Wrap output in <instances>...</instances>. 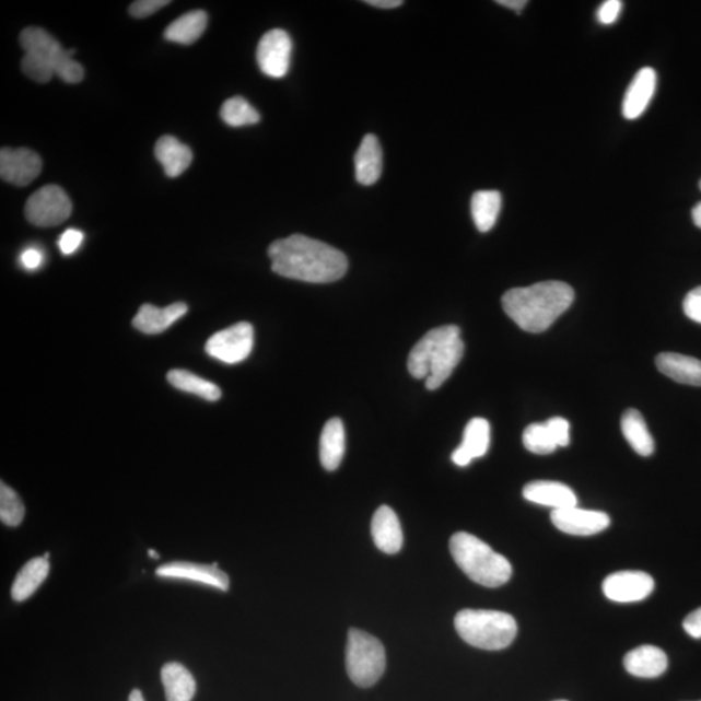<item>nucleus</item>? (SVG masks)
I'll use <instances>...</instances> for the list:
<instances>
[{
  "label": "nucleus",
  "mask_w": 701,
  "mask_h": 701,
  "mask_svg": "<svg viewBox=\"0 0 701 701\" xmlns=\"http://www.w3.org/2000/svg\"><path fill=\"white\" fill-rule=\"evenodd\" d=\"M274 273L309 283H330L343 279L349 260L339 249L303 234H293L269 246Z\"/></svg>",
  "instance_id": "f257e3e1"
},
{
  "label": "nucleus",
  "mask_w": 701,
  "mask_h": 701,
  "mask_svg": "<svg viewBox=\"0 0 701 701\" xmlns=\"http://www.w3.org/2000/svg\"><path fill=\"white\" fill-rule=\"evenodd\" d=\"M574 302V290L565 282L546 281L516 288L502 297L503 309L519 328L529 332L550 329Z\"/></svg>",
  "instance_id": "f03ea898"
},
{
  "label": "nucleus",
  "mask_w": 701,
  "mask_h": 701,
  "mask_svg": "<svg viewBox=\"0 0 701 701\" xmlns=\"http://www.w3.org/2000/svg\"><path fill=\"white\" fill-rule=\"evenodd\" d=\"M465 351L459 326L446 325L432 329L409 352L408 371L425 379L429 390H436L459 365Z\"/></svg>",
  "instance_id": "7ed1b4c3"
},
{
  "label": "nucleus",
  "mask_w": 701,
  "mask_h": 701,
  "mask_svg": "<svg viewBox=\"0 0 701 701\" xmlns=\"http://www.w3.org/2000/svg\"><path fill=\"white\" fill-rule=\"evenodd\" d=\"M20 45L25 51L21 69L33 81L47 83L54 75L67 83H79L83 80L80 62L73 60L75 54L65 50L50 33L38 26H30L20 34Z\"/></svg>",
  "instance_id": "20e7f679"
},
{
  "label": "nucleus",
  "mask_w": 701,
  "mask_h": 701,
  "mask_svg": "<svg viewBox=\"0 0 701 701\" xmlns=\"http://www.w3.org/2000/svg\"><path fill=\"white\" fill-rule=\"evenodd\" d=\"M449 551L462 571L478 585L501 587L512 577L511 562L471 534L456 533L449 540Z\"/></svg>",
  "instance_id": "39448f33"
},
{
  "label": "nucleus",
  "mask_w": 701,
  "mask_h": 701,
  "mask_svg": "<svg viewBox=\"0 0 701 701\" xmlns=\"http://www.w3.org/2000/svg\"><path fill=\"white\" fill-rule=\"evenodd\" d=\"M455 628L463 641L488 651L510 647L517 635L516 620L499 610L463 609L455 617Z\"/></svg>",
  "instance_id": "423d86ee"
},
{
  "label": "nucleus",
  "mask_w": 701,
  "mask_h": 701,
  "mask_svg": "<svg viewBox=\"0 0 701 701\" xmlns=\"http://www.w3.org/2000/svg\"><path fill=\"white\" fill-rule=\"evenodd\" d=\"M346 668L357 686L376 685L386 669L384 644L365 631L351 629L346 649Z\"/></svg>",
  "instance_id": "0eeeda50"
},
{
  "label": "nucleus",
  "mask_w": 701,
  "mask_h": 701,
  "mask_svg": "<svg viewBox=\"0 0 701 701\" xmlns=\"http://www.w3.org/2000/svg\"><path fill=\"white\" fill-rule=\"evenodd\" d=\"M72 210L68 194L60 186L47 185L27 199L25 217L33 225L52 227L71 218Z\"/></svg>",
  "instance_id": "6e6552de"
},
{
  "label": "nucleus",
  "mask_w": 701,
  "mask_h": 701,
  "mask_svg": "<svg viewBox=\"0 0 701 701\" xmlns=\"http://www.w3.org/2000/svg\"><path fill=\"white\" fill-rule=\"evenodd\" d=\"M254 342V326L248 323H238L208 339L206 352L222 363L238 364L253 352Z\"/></svg>",
  "instance_id": "1a4fd4ad"
},
{
  "label": "nucleus",
  "mask_w": 701,
  "mask_h": 701,
  "mask_svg": "<svg viewBox=\"0 0 701 701\" xmlns=\"http://www.w3.org/2000/svg\"><path fill=\"white\" fill-rule=\"evenodd\" d=\"M293 42L282 30H273L264 34L259 42L258 65L264 74L272 79H282L289 73Z\"/></svg>",
  "instance_id": "9d476101"
},
{
  "label": "nucleus",
  "mask_w": 701,
  "mask_h": 701,
  "mask_svg": "<svg viewBox=\"0 0 701 701\" xmlns=\"http://www.w3.org/2000/svg\"><path fill=\"white\" fill-rule=\"evenodd\" d=\"M655 581L650 574L636 571L616 572L603 582V593L616 603H635L647 599L654 592Z\"/></svg>",
  "instance_id": "9b49d317"
},
{
  "label": "nucleus",
  "mask_w": 701,
  "mask_h": 701,
  "mask_svg": "<svg viewBox=\"0 0 701 701\" xmlns=\"http://www.w3.org/2000/svg\"><path fill=\"white\" fill-rule=\"evenodd\" d=\"M42 159L30 149H2L0 151V177L5 183L24 187L40 175Z\"/></svg>",
  "instance_id": "f8f14e48"
},
{
  "label": "nucleus",
  "mask_w": 701,
  "mask_h": 701,
  "mask_svg": "<svg viewBox=\"0 0 701 701\" xmlns=\"http://www.w3.org/2000/svg\"><path fill=\"white\" fill-rule=\"evenodd\" d=\"M551 519L560 531L577 537L595 536L610 525L607 513L582 510L577 505L552 511Z\"/></svg>",
  "instance_id": "ddd939ff"
},
{
  "label": "nucleus",
  "mask_w": 701,
  "mask_h": 701,
  "mask_svg": "<svg viewBox=\"0 0 701 701\" xmlns=\"http://www.w3.org/2000/svg\"><path fill=\"white\" fill-rule=\"evenodd\" d=\"M156 575L164 579L203 583V585L217 587L221 592H227L231 586L227 574L221 571L217 562L213 565L192 564V562L185 561L168 562V564L156 569Z\"/></svg>",
  "instance_id": "4468645a"
},
{
  "label": "nucleus",
  "mask_w": 701,
  "mask_h": 701,
  "mask_svg": "<svg viewBox=\"0 0 701 701\" xmlns=\"http://www.w3.org/2000/svg\"><path fill=\"white\" fill-rule=\"evenodd\" d=\"M657 83V74L654 68L645 67L635 74L631 81L627 94H624L622 103V115L627 120H636L641 117L649 104L652 96L655 95Z\"/></svg>",
  "instance_id": "2eb2a0df"
},
{
  "label": "nucleus",
  "mask_w": 701,
  "mask_h": 701,
  "mask_svg": "<svg viewBox=\"0 0 701 701\" xmlns=\"http://www.w3.org/2000/svg\"><path fill=\"white\" fill-rule=\"evenodd\" d=\"M490 439L491 429L488 420L481 418L470 420L464 430L460 446L454 451L453 462L457 467H468L471 462L488 454Z\"/></svg>",
  "instance_id": "dca6fc26"
},
{
  "label": "nucleus",
  "mask_w": 701,
  "mask_h": 701,
  "mask_svg": "<svg viewBox=\"0 0 701 701\" xmlns=\"http://www.w3.org/2000/svg\"><path fill=\"white\" fill-rule=\"evenodd\" d=\"M629 675L640 678H657L668 669V657L662 649L644 644L630 651L623 658Z\"/></svg>",
  "instance_id": "f3484780"
},
{
  "label": "nucleus",
  "mask_w": 701,
  "mask_h": 701,
  "mask_svg": "<svg viewBox=\"0 0 701 701\" xmlns=\"http://www.w3.org/2000/svg\"><path fill=\"white\" fill-rule=\"evenodd\" d=\"M187 314L185 303H175L165 308H157L155 305L144 304L133 318V326L144 335H161L171 328L173 324Z\"/></svg>",
  "instance_id": "a211bd4d"
},
{
  "label": "nucleus",
  "mask_w": 701,
  "mask_h": 701,
  "mask_svg": "<svg viewBox=\"0 0 701 701\" xmlns=\"http://www.w3.org/2000/svg\"><path fill=\"white\" fill-rule=\"evenodd\" d=\"M523 495L527 502L551 506L554 510L571 509L577 505V495L569 486L553 481L527 483Z\"/></svg>",
  "instance_id": "6ab92c4d"
},
{
  "label": "nucleus",
  "mask_w": 701,
  "mask_h": 701,
  "mask_svg": "<svg viewBox=\"0 0 701 701\" xmlns=\"http://www.w3.org/2000/svg\"><path fill=\"white\" fill-rule=\"evenodd\" d=\"M374 545L382 552L398 553L402 547V531L397 513L390 506L382 505L372 519Z\"/></svg>",
  "instance_id": "aec40b11"
},
{
  "label": "nucleus",
  "mask_w": 701,
  "mask_h": 701,
  "mask_svg": "<svg viewBox=\"0 0 701 701\" xmlns=\"http://www.w3.org/2000/svg\"><path fill=\"white\" fill-rule=\"evenodd\" d=\"M657 370L678 384L701 386V360L664 352L656 358Z\"/></svg>",
  "instance_id": "412c9836"
},
{
  "label": "nucleus",
  "mask_w": 701,
  "mask_h": 701,
  "mask_svg": "<svg viewBox=\"0 0 701 701\" xmlns=\"http://www.w3.org/2000/svg\"><path fill=\"white\" fill-rule=\"evenodd\" d=\"M155 156L163 165L165 175L171 178L183 175L192 163V151L189 145L172 136H164L156 142Z\"/></svg>",
  "instance_id": "4be33fe9"
},
{
  "label": "nucleus",
  "mask_w": 701,
  "mask_h": 701,
  "mask_svg": "<svg viewBox=\"0 0 701 701\" xmlns=\"http://www.w3.org/2000/svg\"><path fill=\"white\" fill-rule=\"evenodd\" d=\"M381 175V144L376 136L367 135L363 138L355 155V176L359 184L371 186L377 183Z\"/></svg>",
  "instance_id": "5701e85b"
},
{
  "label": "nucleus",
  "mask_w": 701,
  "mask_h": 701,
  "mask_svg": "<svg viewBox=\"0 0 701 701\" xmlns=\"http://www.w3.org/2000/svg\"><path fill=\"white\" fill-rule=\"evenodd\" d=\"M346 453V432L343 422L331 419L325 423L320 439V460L326 470L339 468Z\"/></svg>",
  "instance_id": "b1692460"
},
{
  "label": "nucleus",
  "mask_w": 701,
  "mask_h": 701,
  "mask_svg": "<svg viewBox=\"0 0 701 701\" xmlns=\"http://www.w3.org/2000/svg\"><path fill=\"white\" fill-rule=\"evenodd\" d=\"M162 681L166 701H191L196 696L197 684L191 673L178 663L164 665Z\"/></svg>",
  "instance_id": "393cba45"
},
{
  "label": "nucleus",
  "mask_w": 701,
  "mask_h": 701,
  "mask_svg": "<svg viewBox=\"0 0 701 701\" xmlns=\"http://www.w3.org/2000/svg\"><path fill=\"white\" fill-rule=\"evenodd\" d=\"M208 24L205 11H191L173 21L164 32V38L184 46H190L203 36Z\"/></svg>",
  "instance_id": "a878e982"
},
{
  "label": "nucleus",
  "mask_w": 701,
  "mask_h": 701,
  "mask_svg": "<svg viewBox=\"0 0 701 701\" xmlns=\"http://www.w3.org/2000/svg\"><path fill=\"white\" fill-rule=\"evenodd\" d=\"M50 572V564L45 558H36L27 561L13 581L11 594L13 600L24 601L37 592L38 587L47 579Z\"/></svg>",
  "instance_id": "bb28decb"
},
{
  "label": "nucleus",
  "mask_w": 701,
  "mask_h": 701,
  "mask_svg": "<svg viewBox=\"0 0 701 701\" xmlns=\"http://www.w3.org/2000/svg\"><path fill=\"white\" fill-rule=\"evenodd\" d=\"M621 430L638 455L651 456L655 451V441L652 439L647 423L636 409H628L621 419Z\"/></svg>",
  "instance_id": "cd10ccee"
},
{
  "label": "nucleus",
  "mask_w": 701,
  "mask_h": 701,
  "mask_svg": "<svg viewBox=\"0 0 701 701\" xmlns=\"http://www.w3.org/2000/svg\"><path fill=\"white\" fill-rule=\"evenodd\" d=\"M471 218L481 233H488L495 226L502 210V194L495 190H481L471 197Z\"/></svg>",
  "instance_id": "c85d7f7f"
},
{
  "label": "nucleus",
  "mask_w": 701,
  "mask_h": 701,
  "mask_svg": "<svg viewBox=\"0 0 701 701\" xmlns=\"http://www.w3.org/2000/svg\"><path fill=\"white\" fill-rule=\"evenodd\" d=\"M166 378H168L170 384L178 388V390L197 395V397L208 401H217L222 395L220 387L214 385L213 382L200 378L197 374L189 371L173 370Z\"/></svg>",
  "instance_id": "c756f323"
},
{
  "label": "nucleus",
  "mask_w": 701,
  "mask_h": 701,
  "mask_svg": "<svg viewBox=\"0 0 701 701\" xmlns=\"http://www.w3.org/2000/svg\"><path fill=\"white\" fill-rule=\"evenodd\" d=\"M221 119L229 127L241 128L258 124L260 115L245 98L234 96V98L227 100L222 104Z\"/></svg>",
  "instance_id": "7c9ffc66"
},
{
  "label": "nucleus",
  "mask_w": 701,
  "mask_h": 701,
  "mask_svg": "<svg viewBox=\"0 0 701 701\" xmlns=\"http://www.w3.org/2000/svg\"><path fill=\"white\" fill-rule=\"evenodd\" d=\"M523 442L525 448L536 455H550L559 448L546 422H536L527 427L523 435Z\"/></svg>",
  "instance_id": "2f4dec72"
},
{
  "label": "nucleus",
  "mask_w": 701,
  "mask_h": 701,
  "mask_svg": "<svg viewBox=\"0 0 701 701\" xmlns=\"http://www.w3.org/2000/svg\"><path fill=\"white\" fill-rule=\"evenodd\" d=\"M24 516L25 506L17 492L2 482L0 484V518H2V523L9 526H19L23 523Z\"/></svg>",
  "instance_id": "473e14b6"
},
{
  "label": "nucleus",
  "mask_w": 701,
  "mask_h": 701,
  "mask_svg": "<svg viewBox=\"0 0 701 701\" xmlns=\"http://www.w3.org/2000/svg\"><path fill=\"white\" fill-rule=\"evenodd\" d=\"M171 4L170 0H138L129 7V13L136 19H144L154 15L157 11Z\"/></svg>",
  "instance_id": "72a5a7b5"
},
{
  "label": "nucleus",
  "mask_w": 701,
  "mask_h": 701,
  "mask_svg": "<svg viewBox=\"0 0 701 701\" xmlns=\"http://www.w3.org/2000/svg\"><path fill=\"white\" fill-rule=\"evenodd\" d=\"M558 447H568L571 443V423L562 418H552L546 422Z\"/></svg>",
  "instance_id": "f704fd0d"
},
{
  "label": "nucleus",
  "mask_w": 701,
  "mask_h": 701,
  "mask_svg": "<svg viewBox=\"0 0 701 701\" xmlns=\"http://www.w3.org/2000/svg\"><path fill=\"white\" fill-rule=\"evenodd\" d=\"M685 315L690 320L701 324V287L693 289L684 301Z\"/></svg>",
  "instance_id": "c9c22d12"
},
{
  "label": "nucleus",
  "mask_w": 701,
  "mask_h": 701,
  "mask_svg": "<svg viewBox=\"0 0 701 701\" xmlns=\"http://www.w3.org/2000/svg\"><path fill=\"white\" fill-rule=\"evenodd\" d=\"M83 242V233L80 231H75V229H68L65 233H62L60 239H59V248L62 255H72L82 245Z\"/></svg>",
  "instance_id": "e433bc0d"
},
{
  "label": "nucleus",
  "mask_w": 701,
  "mask_h": 701,
  "mask_svg": "<svg viewBox=\"0 0 701 701\" xmlns=\"http://www.w3.org/2000/svg\"><path fill=\"white\" fill-rule=\"evenodd\" d=\"M622 2L620 0H607L598 10V20L603 25H612L619 19L622 11Z\"/></svg>",
  "instance_id": "4c0bfd02"
},
{
  "label": "nucleus",
  "mask_w": 701,
  "mask_h": 701,
  "mask_svg": "<svg viewBox=\"0 0 701 701\" xmlns=\"http://www.w3.org/2000/svg\"><path fill=\"white\" fill-rule=\"evenodd\" d=\"M44 262V254L39 252L38 248H26L23 254H21V264L27 270H36Z\"/></svg>",
  "instance_id": "58836bf2"
},
{
  "label": "nucleus",
  "mask_w": 701,
  "mask_h": 701,
  "mask_svg": "<svg viewBox=\"0 0 701 701\" xmlns=\"http://www.w3.org/2000/svg\"><path fill=\"white\" fill-rule=\"evenodd\" d=\"M686 633L696 640H701V608L693 610L684 621Z\"/></svg>",
  "instance_id": "ea45409f"
},
{
  "label": "nucleus",
  "mask_w": 701,
  "mask_h": 701,
  "mask_svg": "<svg viewBox=\"0 0 701 701\" xmlns=\"http://www.w3.org/2000/svg\"><path fill=\"white\" fill-rule=\"evenodd\" d=\"M365 3L376 7V9L392 10L398 9V7L402 5L405 2H401V0H367Z\"/></svg>",
  "instance_id": "a19ab883"
},
{
  "label": "nucleus",
  "mask_w": 701,
  "mask_h": 701,
  "mask_svg": "<svg viewBox=\"0 0 701 701\" xmlns=\"http://www.w3.org/2000/svg\"><path fill=\"white\" fill-rule=\"evenodd\" d=\"M496 3L517 13L522 12L527 5L526 0H498Z\"/></svg>",
  "instance_id": "79ce46f5"
},
{
  "label": "nucleus",
  "mask_w": 701,
  "mask_h": 701,
  "mask_svg": "<svg viewBox=\"0 0 701 701\" xmlns=\"http://www.w3.org/2000/svg\"><path fill=\"white\" fill-rule=\"evenodd\" d=\"M692 220L699 229H701V201L692 210Z\"/></svg>",
  "instance_id": "37998d69"
},
{
  "label": "nucleus",
  "mask_w": 701,
  "mask_h": 701,
  "mask_svg": "<svg viewBox=\"0 0 701 701\" xmlns=\"http://www.w3.org/2000/svg\"><path fill=\"white\" fill-rule=\"evenodd\" d=\"M128 701H144L142 692L140 690L131 691Z\"/></svg>",
  "instance_id": "c03bdc74"
},
{
  "label": "nucleus",
  "mask_w": 701,
  "mask_h": 701,
  "mask_svg": "<svg viewBox=\"0 0 701 701\" xmlns=\"http://www.w3.org/2000/svg\"><path fill=\"white\" fill-rule=\"evenodd\" d=\"M150 557L159 559V554L154 550L149 551Z\"/></svg>",
  "instance_id": "a18cd8bd"
},
{
  "label": "nucleus",
  "mask_w": 701,
  "mask_h": 701,
  "mask_svg": "<svg viewBox=\"0 0 701 701\" xmlns=\"http://www.w3.org/2000/svg\"><path fill=\"white\" fill-rule=\"evenodd\" d=\"M699 189L701 190V179H700V183H699Z\"/></svg>",
  "instance_id": "49530a36"
},
{
  "label": "nucleus",
  "mask_w": 701,
  "mask_h": 701,
  "mask_svg": "<svg viewBox=\"0 0 701 701\" xmlns=\"http://www.w3.org/2000/svg\"><path fill=\"white\" fill-rule=\"evenodd\" d=\"M557 701H566V700H557Z\"/></svg>",
  "instance_id": "de8ad7c7"
}]
</instances>
